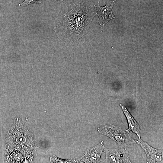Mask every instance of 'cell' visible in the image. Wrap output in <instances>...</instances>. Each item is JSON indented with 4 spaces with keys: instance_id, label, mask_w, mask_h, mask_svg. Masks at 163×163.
<instances>
[{
    "instance_id": "9",
    "label": "cell",
    "mask_w": 163,
    "mask_h": 163,
    "mask_svg": "<svg viewBox=\"0 0 163 163\" xmlns=\"http://www.w3.org/2000/svg\"><path fill=\"white\" fill-rule=\"evenodd\" d=\"M52 0V1H53V0H55V1H56V0L60 1H61L62 2H63V1L64 0Z\"/></svg>"
},
{
    "instance_id": "4",
    "label": "cell",
    "mask_w": 163,
    "mask_h": 163,
    "mask_svg": "<svg viewBox=\"0 0 163 163\" xmlns=\"http://www.w3.org/2000/svg\"><path fill=\"white\" fill-rule=\"evenodd\" d=\"M104 147L102 141L96 145L88 149L80 158L72 160V163H99L103 162L101 156L104 152Z\"/></svg>"
},
{
    "instance_id": "1",
    "label": "cell",
    "mask_w": 163,
    "mask_h": 163,
    "mask_svg": "<svg viewBox=\"0 0 163 163\" xmlns=\"http://www.w3.org/2000/svg\"><path fill=\"white\" fill-rule=\"evenodd\" d=\"M97 11L80 0H65L58 10L53 28L58 38L67 45L80 44L86 38Z\"/></svg>"
},
{
    "instance_id": "5",
    "label": "cell",
    "mask_w": 163,
    "mask_h": 163,
    "mask_svg": "<svg viewBox=\"0 0 163 163\" xmlns=\"http://www.w3.org/2000/svg\"><path fill=\"white\" fill-rule=\"evenodd\" d=\"M106 159L105 163H132L127 150L122 147L120 149H108L104 147Z\"/></svg>"
},
{
    "instance_id": "6",
    "label": "cell",
    "mask_w": 163,
    "mask_h": 163,
    "mask_svg": "<svg viewBox=\"0 0 163 163\" xmlns=\"http://www.w3.org/2000/svg\"><path fill=\"white\" fill-rule=\"evenodd\" d=\"M136 143L139 144L144 150L147 156L148 163H162L163 152L151 147L146 142L138 139Z\"/></svg>"
},
{
    "instance_id": "8",
    "label": "cell",
    "mask_w": 163,
    "mask_h": 163,
    "mask_svg": "<svg viewBox=\"0 0 163 163\" xmlns=\"http://www.w3.org/2000/svg\"><path fill=\"white\" fill-rule=\"evenodd\" d=\"M42 2V0H24L19 6L24 7L30 4H40Z\"/></svg>"
},
{
    "instance_id": "2",
    "label": "cell",
    "mask_w": 163,
    "mask_h": 163,
    "mask_svg": "<svg viewBox=\"0 0 163 163\" xmlns=\"http://www.w3.org/2000/svg\"><path fill=\"white\" fill-rule=\"evenodd\" d=\"M97 130L100 134L106 135L115 141L122 147H125L136 143L129 132L119 126L106 125L98 128Z\"/></svg>"
},
{
    "instance_id": "7",
    "label": "cell",
    "mask_w": 163,
    "mask_h": 163,
    "mask_svg": "<svg viewBox=\"0 0 163 163\" xmlns=\"http://www.w3.org/2000/svg\"><path fill=\"white\" fill-rule=\"evenodd\" d=\"M120 105L121 107L124 115L127 118L129 124V128L126 130L129 132L130 131H132L136 134L139 139H140V134L141 130L139 124L124 105L120 104Z\"/></svg>"
},
{
    "instance_id": "3",
    "label": "cell",
    "mask_w": 163,
    "mask_h": 163,
    "mask_svg": "<svg viewBox=\"0 0 163 163\" xmlns=\"http://www.w3.org/2000/svg\"><path fill=\"white\" fill-rule=\"evenodd\" d=\"M116 2V0L108 1L106 5L102 7L99 5V1L94 6L97 11V15L98 16L97 21L101 32L104 31L106 24L110 20L115 18L112 12V8Z\"/></svg>"
}]
</instances>
